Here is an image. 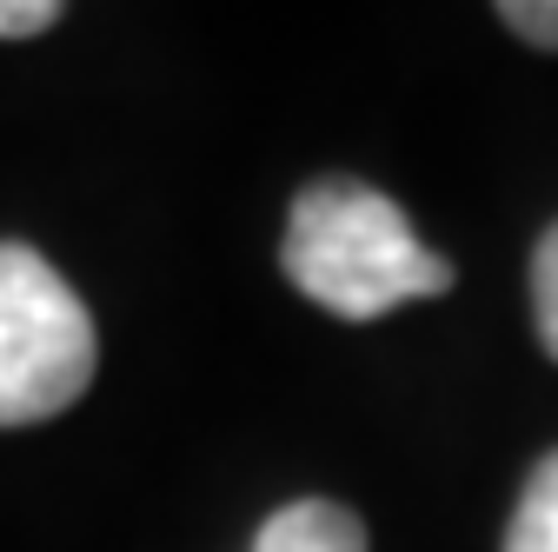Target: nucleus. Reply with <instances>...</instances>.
<instances>
[{
	"mask_svg": "<svg viewBox=\"0 0 558 552\" xmlns=\"http://www.w3.org/2000/svg\"><path fill=\"white\" fill-rule=\"evenodd\" d=\"M532 320H538L545 353L558 360V220L545 227V240L532 253Z\"/></svg>",
	"mask_w": 558,
	"mask_h": 552,
	"instance_id": "39448f33",
	"label": "nucleus"
},
{
	"mask_svg": "<svg viewBox=\"0 0 558 552\" xmlns=\"http://www.w3.org/2000/svg\"><path fill=\"white\" fill-rule=\"evenodd\" d=\"M499 21H506L519 40H532V47H551V53H558V0H506Z\"/></svg>",
	"mask_w": 558,
	"mask_h": 552,
	"instance_id": "423d86ee",
	"label": "nucleus"
},
{
	"mask_svg": "<svg viewBox=\"0 0 558 552\" xmlns=\"http://www.w3.org/2000/svg\"><path fill=\"white\" fill-rule=\"evenodd\" d=\"M506 552H558V453H545L506 526Z\"/></svg>",
	"mask_w": 558,
	"mask_h": 552,
	"instance_id": "20e7f679",
	"label": "nucleus"
},
{
	"mask_svg": "<svg viewBox=\"0 0 558 552\" xmlns=\"http://www.w3.org/2000/svg\"><path fill=\"white\" fill-rule=\"evenodd\" d=\"M279 266L313 307L339 320H379L405 300H439L452 287V266L412 233V220L379 187L360 180H319L293 200Z\"/></svg>",
	"mask_w": 558,
	"mask_h": 552,
	"instance_id": "f257e3e1",
	"label": "nucleus"
},
{
	"mask_svg": "<svg viewBox=\"0 0 558 552\" xmlns=\"http://www.w3.org/2000/svg\"><path fill=\"white\" fill-rule=\"evenodd\" d=\"M253 552H366V526L332 500H293L259 526Z\"/></svg>",
	"mask_w": 558,
	"mask_h": 552,
	"instance_id": "7ed1b4c3",
	"label": "nucleus"
},
{
	"mask_svg": "<svg viewBox=\"0 0 558 552\" xmlns=\"http://www.w3.org/2000/svg\"><path fill=\"white\" fill-rule=\"evenodd\" d=\"M100 367L94 313L60 266L21 240H0V427H40L66 412Z\"/></svg>",
	"mask_w": 558,
	"mask_h": 552,
	"instance_id": "f03ea898",
	"label": "nucleus"
},
{
	"mask_svg": "<svg viewBox=\"0 0 558 552\" xmlns=\"http://www.w3.org/2000/svg\"><path fill=\"white\" fill-rule=\"evenodd\" d=\"M60 21V0H0V40H27Z\"/></svg>",
	"mask_w": 558,
	"mask_h": 552,
	"instance_id": "0eeeda50",
	"label": "nucleus"
}]
</instances>
